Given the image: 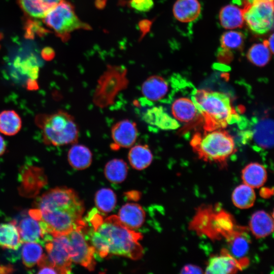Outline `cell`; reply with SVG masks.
Wrapping results in <instances>:
<instances>
[{
    "mask_svg": "<svg viewBox=\"0 0 274 274\" xmlns=\"http://www.w3.org/2000/svg\"><path fill=\"white\" fill-rule=\"evenodd\" d=\"M87 219L91 227L88 228L86 223V237L101 258L114 255L137 260L142 257L143 249L139 243L142 234L125 226L117 216L104 219L92 210Z\"/></svg>",
    "mask_w": 274,
    "mask_h": 274,
    "instance_id": "cell-1",
    "label": "cell"
},
{
    "mask_svg": "<svg viewBox=\"0 0 274 274\" xmlns=\"http://www.w3.org/2000/svg\"><path fill=\"white\" fill-rule=\"evenodd\" d=\"M29 215L40 220L52 237L65 235L81 225L84 206L78 194L65 187L51 189L37 201Z\"/></svg>",
    "mask_w": 274,
    "mask_h": 274,
    "instance_id": "cell-2",
    "label": "cell"
},
{
    "mask_svg": "<svg viewBox=\"0 0 274 274\" xmlns=\"http://www.w3.org/2000/svg\"><path fill=\"white\" fill-rule=\"evenodd\" d=\"M191 98L202 116L206 131L223 129L238 120L230 98L225 93L199 89Z\"/></svg>",
    "mask_w": 274,
    "mask_h": 274,
    "instance_id": "cell-3",
    "label": "cell"
},
{
    "mask_svg": "<svg viewBox=\"0 0 274 274\" xmlns=\"http://www.w3.org/2000/svg\"><path fill=\"white\" fill-rule=\"evenodd\" d=\"M190 145L199 159L222 166L236 152L232 136L223 129L197 132L192 136Z\"/></svg>",
    "mask_w": 274,
    "mask_h": 274,
    "instance_id": "cell-4",
    "label": "cell"
},
{
    "mask_svg": "<svg viewBox=\"0 0 274 274\" xmlns=\"http://www.w3.org/2000/svg\"><path fill=\"white\" fill-rule=\"evenodd\" d=\"M37 122L42 130L45 144L55 147L77 143L79 128L74 116L60 110L39 116Z\"/></svg>",
    "mask_w": 274,
    "mask_h": 274,
    "instance_id": "cell-5",
    "label": "cell"
},
{
    "mask_svg": "<svg viewBox=\"0 0 274 274\" xmlns=\"http://www.w3.org/2000/svg\"><path fill=\"white\" fill-rule=\"evenodd\" d=\"M191 228L211 238L223 237L228 239L240 226L231 215L216 208L199 209L190 224Z\"/></svg>",
    "mask_w": 274,
    "mask_h": 274,
    "instance_id": "cell-6",
    "label": "cell"
},
{
    "mask_svg": "<svg viewBox=\"0 0 274 274\" xmlns=\"http://www.w3.org/2000/svg\"><path fill=\"white\" fill-rule=\"evenodd\" d=\"M44 23L63 42L67 41L71 33L78 29L89 30L90 26L76 15L74 7L66 0H62L51 9L43 18Z\"/></svg>",
    "mask_w": 274,
    "mask_h": 274,
    "instance_id": "cell-7",
    "label": "cell"
},
{
    "mask_svg": "<svg viewBox=\"0 0 274 274\" xmlns=\"http://www.w3.org/2000/svg\"><path fill=\"white\" fill-rule=\"evenodd\" d=\"M126 70L122 66L109 65L98 80L93 101L104 108L113 103L115 96L128 84Z\"/></svg>",
    "mask_w": 274,
    "mask_h": 274,
    "instance_id": "cell-8",
    "label": "cell"
},
{
    "mask_svg": "<svg viewBox=\"0 0 274 274\" xmlns=\"http://www.w3.org/2000/svg\"><path fill=\"white\" fill-rule=\"evenodd\" d=\"M47 254L38 263L40 268L50 266L58 273H69L72 270L71 249L66 235L52 237L45 244Z\"/></svg>",
    "mask_w": 274,
    "mask_h": 274,
    "instance_id": "cell-9",
    "label": "cell"
},
{
    "mask_svg": "<svg viewBox=\"0 0 274 274\" xmlns=\"http://www.w3.org/2000/svg\"><path fill=\"white\" fill-rule=\"evenodd\" d=\"M244 21L249 28L256 35H263L274 24L273 1L258 0L246 5L244 8Z\"/></svg>",
    "mask_w": 274,
    "mask_h": 274,
    "instance_id": "cell-10",
    "label": "cell"
},
{
    "mask_svg": "<svg viewBox=\"0 0 274 274\" xmlns=\"http://www.w3.org/2000/svg\"><path fill=\"white\" fill-rule=\"evenodd\" d=\"M85 222L74 229L66 235L71 249L72 262L81 265L90 271L94 269L96 262L93 247L86 237Z\"/></svg>",
    "mask_w": 274,
    "mask_h": 274,
    "instance_id": "cell-11",
    "label": "cell"
},
{
    "mask_svg": "<svg viewBox=\"0 0 274 274\" xmlns=\"http://www.w3.org/2000/svg\"><path fill=\"white\" fill-rule=\"evenodd\" d=\"M248 262L247 258L237 259L228 250L223 249L219 255L210 258L207 263L205 273H234L247 266Z\"/></svg>",
    "mask_w": 274,
    "mask_h": 274,
    "instance_id": "cell-12",
    "label": "cell"
},
{
    "mask_svg": "<svg viewBox=\"0 0 274 274\" xmlns=\"http://www.w3.org/2000/svg\"><path fill=\"white\" fill-rule=\"evenodd\" d=\"M20 178V193L26 197L36 196L47 183L44 169L34 165L22 168Z\"/></svg>",
    "mask_w": 274,
    "mask_h": 274,
    "instance_id": "cell-13",
    "label": "cell"
},
{
    "mask_svg": "<svg viewBox=\"0 0 274 274\" xmlns=\"http://www.w3.org/2000/svg\"><path fill=\"white\" fill-rule=\"evenodd\" d=\"M111 134L114 150L130 148L134 145L138 136L136 124L127 119L121 120L112 126Z\"/></svg>",
    "mask_w": 274,
    "mask_h": 274,
    "instance_id": "cell-14",
    "label": "cell"
},
{
    "mask_svg": "<svg viewBox=\"0 0 274 274\" xmlns=\"http://www.w3.org/2000/svg\"><path fill=\"white\" fill-rule=\"evenodd\" d=\"M17 227L22 242L45 244L52 237L47 232L41 221L30 216L22 218Z\"/></svg>",
    "mask_w": 274,
    "mask_h": 274,
    "instance_id": "cell-15",
    "label": "cell"
},
{
    "mask_svg": "<svg viewBox=\"0 0 274 274\" xmlns=\"http://www.w3.org/2000/svg\"><path fill=\"white\" fill-rule=\"evenodd\" d=\"M168 91L169 85L167 81L157 75L148 77L141 87L143 95L151 101H158L164 99Z\"/></svg>",
    "mask_w": 274,
    "mask_h": 274,
    "instance_id": "cell-16",
    "label": "cell"
},
{
    "mask_svg": "<svg viewBox=\"0 0 274 274\" xmlns=\"http://www.w3.org/2000/svg\"><path fill=\"white\" fill-rule=\"evenodd\" d=\"M117 216L125 226L135 230L144 223L146 214L140 205L135 203H127L120 208Z\"/></svg>",
    "mask_w": 274,
    "mask_h": 274,
    "instance_id": "cell-17",
    "label": "cell"
},
{
    "mask_svg": "<svg viewBox=\"0 0 274 274\" xmlns=\"http://www.w3.org/2000/svg\"><path fill=\"white\" fill-rule=\"evenodd\" d=\"M252 132L254 142L260 147H274V120L261 119L255 125Z\"/></svg>",
    "mask_w": 274,
    "mask_h": 274,
    "instance_id": "cell-18",
    "label": "cell"
},
{
    "mask_svg": "<svg viewBox=\"0 0 274 274\" xmlns=\"http://www.w3.org/2000/svg\"><path fill=\"white\" fill-rule=\"evenodd\" d=\"M249 228L253 235L257 238L267 236L274 231L272 216L263 210L255 212L250 220Z\"/></svg>",
    "mask_w": 274,
    "mask_h": 274,
    "instance_id": "cell-19",
    "label": "cell"
},
{
    "mask_svg": "<svg viewBox=\"0 0 274 274\" xmlns=\"http://www.w3.org/2000/svg\"><path fill=\"white\" fill-rule=\"evenodd\" d=\"M201 5L198 0H177L173 12L175 18L184 23L196 20L201 13Z\"/></svg>",
    "mask_w": 274,
    "mask_h": 274,
    "instance_id": "cell-20",
    "label": "cell"
},
{
    "mask_svg": "<svg viewBox=\"0 0 274 274\" xmlns=\"http://www.w3.org/2000/svg\"><path fill=\"white\" fill-rule=\"evenodd\" d=\"M171 111L175 119L182 122H190L200 115L192 98L187 97L176 99L172 105Z\"/></svg>",
    "mask_w": 274,
    "mask_h": 274,
    "instance_id": "cell-21",
    "label": "cell"
},
{
    "mask_svg": "<svg viewBox=\"0 0 274 274\" xmlns=\"http://www.w3.org/2000/svg\"><path fill=\"white\" fill-rule=\"evenodd\" d=\"M92 153L86 146L76 143L69 149L67 157L70 165L77 170L85 169L91 165Z\"/></svg>",
    "mask_w": 274,
    "mask_h": 274,
    "instance_id": "cell-22",
    "label": "cell"
},
{
    "mask_svg": "<svg viewBox=\"0 0 274 274\" xmlns=\"http://www.w3.org/2000/svg\"><path fill=\"white\" fill-rule=\"evenodd\" d=\"M267 178L265 167L258 162H251L246 165L242 171L243 183L253 188L262 186Z\"/></svg>",
    "mask_w": 274,
    "mask_h": 274,
    "instance_id": "cell-23",
    "label": "cell"
},
{
    "mask_svg": "<svg viewBox=\"0 0 274 274\" xmlns=\"http://www.w3.org/2000/svg\"><path fill=\"white\" fill-rule=\"evenodd\" d=\"M219 18L221 26L224 28L241 27L244 22L243 9L234 5H227L221 9Z\"/></svg>",
    "mask_w": 274,
    "mask_h": 274,
    "instance_id": "cell-24",
    "label": "cell"
},
{
    "mask_svg": "<svg viewBox=\"0 0 274 274\" xmlns=\"http://www.w3.org/2000/svg\"><path fill=\"white\" fill-rule=\"evenodd\" d=\"M230 252L229 253L237 259L245 258L249 249L250 239L247 229L240 227L228 239Z\"/></svg>",
    "mask_w": 274,
    "mask_h": 274,
    "instance_id": "cell-25",
    "label": "cell"
},
{
    "mask_svg": "<svg viewBox=\"0 0 274 274\" xmlns=\"http://www.w3.org/2000/svg\"><path fill=\"white\" fill-rule=\"evenodd\" d=\"M128 159L130 165L137 170L148 167L153 160V154L147 145H135L130 148Z\"/></svg>",
    "mask_w": 274,
    "mask_h": 274,
    "instance_id": "cell-26",
    "label": "cell"
},
{
    "mask_svg": "<svg viewBox=\"0 0 274 274\" xmlns=\"http://www.w3.org/2000/svg\"><path fill=\"white\" fill-rule=\"evenodd\" d=\"M22 243L16 221L0 224L1 247L10 250H17Z\"/></svg>",
    "mask_w": 274,
    "mask_h": 274,
    "instance_id": "cell-27",
    "label": "cell"
},
{
    "mask_svg": "<svg viewBox=\"0 0 274 274\" xmlns=\"http://www.w3.org/2000/svg\"><path fill=\"white\" fill-rule=\"evenodd\" d=\"M144 119L147 123L163 129H174L179 126L176 119L172 118L159 108L148 110L144 115Z\"/></svg>",
    "mask_w": 274,
    "mask_h": 274,
    "instance_id": "cell-28",
    "label": "cell"
},
{
    "mask_svg": "<svg viewBox=\"0 0 274 274\" xmlns=\"http://www.w3.org/2000/svg\"><path fill=\"white\" fill-rule=\"evenodd\" d=\"M22 127V120L14 110H7L0 113V132L5 135L16 134Z\"/></svg>",
    "mask_w": 274,
    "mask_h": 274,
    "instance_id": "cell-29",
    "label": "cell"
},
{
    "mask_svg": "<svg viewBox=\"0 0 274 274\" xmlns=\"http://www.w3.org/2000/svg\"><path fill=\"white\" fill-rule=\"evenodd\" d=\"M231 199L233 204L236 208L247 209L254 205L256 194L253 188L243 183L234 189Z\"/></svg>",
    "mask_w": 274,
    "mask_h": 274,
    "instance_id": "cell-30",
    "label": "cell"
},
{
    "mask_svg": "<svg viewBox=\"0 0 274 274\" xmlns=\"http://www.w3.org/2000/svg\"><path fill=\"white\" fill-rule=\"evenodd\" d=\"M127 173L128 166L126 163L119 158H114L109 161L104 168L106 178L114 183H120L124 181Z\"/></svg>",
    "mask_w": 274,
    "mask_h": 274,
    "instance_id": "cell-31",
    "label": "cell"
},
{
    "mask_svg": "<svg viewBox=\"0 0 274 274\" xmlns=\"http://www.w3.org/2000/svg\"><path fill=\"white\" fill-rule=\"evenodd\" d=\"M44 254L40 243L26 242L22 249V262L26 267L31 268L38 264Z\"/></svg>",
    "mask_w": 274,
    "mask_h": 274,
    "instance_id": "cell-32",
    "label": "cell"
},
{
    "mask_svg": "<svg viewBox=\"0 0 274 274\" xmlns=\"http://www.w3.org/2000/svg\"><path fill=\"white\" fill-rule=\"evenodd\" d=\"M247 57L249 61L255 65L263 67L271 59L270 51L267 46L263 43L253 44L249 49Z\"/></svg>",
    "mask_w": 274,
    "mask_h": 274,
    "instance_id": "cell-33",
    "label": "cell"
},
{
    "mask_svg": "<svg viewBox=\"0 0 274 274\" xmlns=\"http://www.w3.org/2000/svg\"><path fill=\"white\" fill-rule=\"evenodd\" d=\"M95 203L97 209L102 213L111 212L115 207L117 202L115 192L110 188H102L95 195Z\"/></svg>",
    "mask_w": 274,
    "mask_h": 274,
    "instance_id": "cell-34",
    "label": "cell"
},
{
    "mask_svg": "<svg viewBox=\"0 0 274 274\" xmlns=\"http://www.w3.org/2000/svg\"><path fill=\"white\" fill-rule=\"evenodd\" d=\"M24 14L31 18L43 19L49 9L42 0H17Z\"/></svg>",
    "mask_w": 274,
    "mask_h": 274,
    "instance_id": "cell-35",
    "label": "cell"
},
{
    "mask_svg": "<svg viewBox=\"0 0 274 274\" xmlns=\"http://www.w3.org/2000/svg\"><path fill=\"white\" fill-rule=\"evenodd\" d=\"M245 37L238 31L230 30L224 32L220 41L221 47L229 50H241L244 46Z\"/></svg>",
    "mask_w": 274,
    "mask_h": 274,
    "instance_id": "cell-36",
    "label": "cell"
},
{
    "mask_svg": "<svg viewBox=\"0 0 274 274\" xmlns=\"http://www.w3.org/2000/svg\"><path fill=\"white\" fill-rule=\"evenodd\" d=\"M130 6L140 12H147L154 6L153 0H130Z\"/></svg>",
    "mask_w": 274,
    "mask_h": 274,
    "instance_id": "cell-37",
    "label": "cell"
},
{
    "mask_svg": "<svg viewBox=\"0 0 274 274\" xmlns=\"http://www.w3.org/2000/svg\"><path fill=\"white\" fill-rule=\"evenodd\" d=\"M217 56L220 60L228 61L231 60L233 55L231 50L221 47L218 50Z\"/></svg>",
    "mask_w": 274,
    "mask_h": 274,
    "instance_id": "cell-38",
    "label": "cell"
},
{
    "mask_svg": "<svg viewBox=\"0 0 274 274\" xmlns=\"http://www.w3.org/2000/svg\"><path fill=\"white\" fill-rule=\"evenodd\" d=\"M203 271L199 266L193 264H187L181 269L182 273H201Z\"/></svg>",
    "mask_w": 274,
    "mask_h": 274,
    "instance_id": "cell-39",
    "label": "cell"
},
{
    "mask_svg": "<svg viewBox=\"0 0 274 274\" xmlns=\"http://www.w3.org/2000/svg\"><path fill=\"white\" fill-rule=\"evenodd\" d=\"M268 47L270 52L274 55V32L271 33L267 40L263 42Z\"/></svg>",
    "mask_w": 274,
    "mask_h": 274,
    "instance_id": "cell-40",
    "label": "cell"
},
{
    "mask_svg": "<svg viewBox=\"0 0 274 274\" xmlns=\"http://www.w3.org/2000/svg\"><path fill=\"white\" fill-rule=\"evenodd\" d=\"M38 273H58L57 271L54 268L45 266L40 268Z\"/></svg>",
    "mask_w": 274,
    "mask_h": 274,
    "instance_id": "cell-41",
    "label": "cell"
},
{
    "mask_svg": "<svg viewBox=\"0 0 274 274\" xmlns=\"http://www.w3.org/2000/svg\"><path fill=\"white\" fill-rule=\"evenodd\" d=\"M43 56L45 59L49 60L52 59L54 55V51L50 48L44 49L43 51Z\"/></svg>",
    "mask_w": 274,
    "mask_h": 274,
    "instance_id": "cell-42",
    "label": "cell"
},
{
    "mask_svg": "<svg viewBox=\"0 0 274 274\" xmlns=\"http://www.w3.org/2000/svg\"><path fill=\"white\" fill-rule=\"evenodd\" d=\"M62 0H42L44 5L49 9L57 5Z\"/></svg>",
    "mask_w": 274,
    "mask_h": 274,
    "instance_id": "cell-43",
    "label": "cell"
},
{
    "mask_svg": "<svg viewBox=\"0 0 274 274\" xmlns=\"http://www.w3.org/2000/svg\"><path fill=\"white\" fill-rule=\"evenodd\" d=\"M7 145L3 136L0 134V156L3 155L6 152Z\"/></svg>",
    "mask_w": 274,
    "mask_h": 274,
    "instance_id": "cell-44",
    "label": "cell"
},
{
    "mask_svg": "<svg viewBox=\"0 0 274 274\" xmlns=\"http://www.w3.org/2000/svg\"><path fill=\"white\" fill-rule=\"evenodd\" d=\"M13 268L8 265H0V273H10L13 271Z\"/></svg>",
    "mask_w": 274,
    "mask_h": 274,
    "instance_id": "cell-45",
    "label": "cell"
},
{
    "mask_svg": "<svg viewBox=\"0 0 274 274\" xmlns=\"http://www.w3.org/2000/svg\"><path fill=\"white\" fill-rule=\"evenodd\" d=\"M149 26L150 22H147L146 20L142 21L141 24L140 25L141 30L142 31H143L144 29V31L147 30L149 28Z\"/></svg>",
    "mask_w": 274,
    "mask_h": 274,
    "instance_id": "cell-46",
    "label": "cell"
},
{
    "mask_svg": "<svg viewBox=\"0 0 274 274\" xmlns=\"http://www.w3.org/2000/svg\"><path fill=\"white\" fill-rule=\"evenodd\" d=\"M96 3L98 7L102 8L105 4V0H97Z\"/></svg>",
    "mask_w": 274,
    "mask_h": 274,
    "instance_id": "cell-47",
    "label": "cell"
},
{
    "mask_svg": "<svg viewBox=\"0 0 274 274\" xmlns=\"http://www.w3.org/2000/svg\"><path fill=\"white\" fill-rule=\"evenodd\" d=\"M272 219H273V223H274V209H273V212H272Z\"/></svg>",
    "mask_w": 274,
    "mask_h": 274,
    "instance_id": "cell-48",
    "label": "cell"
},
{
    "mask_svg": "<svg viewBox=\"0 0 274 274\" xmlns=\"http://www.w3.org/2000/svg\"><path fill=\"white\" fill-rule=\"evenodd\" d=\"M273 6H274V0L273 1Z\"/></svg>",
    "mask_w": 274,
    "mask_h": 274,
    "instance_id": "cell-49",
    "label": "cell"
},
{
    "mask_svg": "<svg viewBox=\"0 0 274 274\" xmlns=\"http://www.w3.org/2000/svg\"><path fill=\"white\" fill-rule=\"evenodd\" d=\"M267 1H273V0H267Z\"/></svg>",
    "mask_w": 274,
    "mask_h": 274,
    "instance_id": "cell-50",
    "label": "cell"
}]
</instances>
